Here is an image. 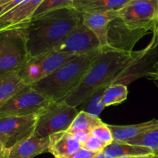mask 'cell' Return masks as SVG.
<instances>
[{
    "label": "cell",
    "mask_w": 158,
    "mask_h": 158,
    "mask_svg": "<svg viewBox=\"0 0 158 158\" xmlns=\"http://www.w3.org/2000/svg\"><path fill=\"white\" fill-rule=\"evenodd\" d=\"M139 53L140 50L126 52L105 48L78 86L63 101L77 108L83 105L96 93L112 84Z\"/></svg>",
    "instance_id": "1"
},
{
    "label": "cell",
    "mask_w": 158,
    "mask_h": 158,
    "mask_svg": "<svg viewBox=\"0 0 158 158\" xmlns=\"http://www.w3.org/2000/svg\"><path fill=\"white\" fill-rule=\"evenodd\" d=\"M82 23V14L75 9H63L33 18L26 28L29 56L52 51Z\"/></svg>",
    "instance_id": "2"
},
{
    "label": "cell",
    "mask_w": 158,
    "mask_h": 158,
    "mask_svg": "<svg viewBox=\"0 0 158 158\" xmlns=\"http://www.w3.org/2000/svg\"><path fill=\"white\" fill-rule=\"evenodd\" d=\"M104 49L77 56L52 74L30 86L49 101H63L78 86Z\"/></svg>",
    "instance_id": "3"
},
{
    "label": "cell",
    "mask_w": 158,
    "mask_h": 158,
    "mask_svg": "<svg viewBox=\"0 0 158 158\" xmlns=\"http://www.w3.org/2000/svg\"><path fill=\"white\" fill-rule=\"evenodd\" d=\"M79 110L64 101L52 102L37 114L34 135L49 137L55 133L66 131L69 128Z\"/></svg>",
    "instance_id": "4"
},
{
    "label": "cell",
    "mask_w": 158,
    "mask_h": 158,
    "mask_svg": "<svg viewBox=\"0 0 158 158\" xmlns=\"http://www.w3.org/2000/svg\"><path fill=\"white\" fill-rule=\"evenodd\" d=\"M29 57L26 28L0 32V75L19 69Z\"/></svg>",
    "instance_id": "5"
},
{
    "label": "cell",
    "mask_w": 158,
    "mask_h": 158,
    "mask_svg": "<svg viewBox=\"0 0 158 158\" xmlns=\"http://www.w3.org/2000/svg\"><path fill=\"white\" fill-rule=\"evenodd\" d=\"M77 56L65 52L50 51L37 56L29 57L17 71L25 83L31 86L52 74Z\"/></svg>",
    "instance_id": "6"
},
{
    "label": "cell",
    "mask_w": 158,
    "mask_h": 158,
    "mask_svg": "<svg viewBox=\"0 0 158 158\" xmlns=\"http://www.w3.org/2000/svg\"><path fill=\"white\" fill-rule=\"evenodd\" d=\"M119 18L134 30L152 32L158 23V10L148 0H131L118 11Z\"/></svg>",
    "instance_id": "7"
},
{
    "label": "cell",
    "mask_w": 158,
    "mask_h": 158,
    "mask_svg": "<svg viewBox=\"0 0 158 158\" xmlns=\"http://www.w3.org/2000/svg\"><path fill=\"white\" fill-rule=\"evenodd\" d=\"M49 102L44 96L27 86L0 108V118L36 114Z\"/></svg>",
    "instance_id": "8"
},
{
    "label": "cell",
    "mask_w": 158,
    "mask_h": 158,
    "mask_svg": "<svg viewBox=\"0 0 158 158\" xmlns=\"http://www.w3.org/2000/svg\"><path fill=\"white\" fill-rule=\"evenodd\" d=\"M158 41L154 35L146 48L140 50L137 58L116 78L112 84H123L127 86L134 80L147 77L152 70L158 59Z\"/></svg>",
    "instance_id": "9"
},
{
    "label": "cell",
    "mask_w": 158,
    "mask_h": 158,
    "mask_svg": "<svg viewBox=\"0 0 158 158\" xmlns=\"http://www.w3.org/2000/svg\"><path fill=\"white\" fill-rule=\"evenodd\" d=\"M37 114L24 117L0 118V142L6 149L32 135L36 123Z\"/></svg>",
    "instance_id": "10"
},
{
    "label": "cell",
    "mask_w": 158,
    "mask_h": 158,
    "mask_svg": "<svg viewBox=\"0 0 158 158\" xmlns=\"http://www.w3.org/2000/svg\"><path fill=\"white\" fill-rule=\"evenodd\" d=\"M103 49L95 34L83 24L74 29L52 51L81 56Z\"/></svg>",
    "instance_id": "11"
},
{
    "label": "cell",
    "mask_w": 158,
    "mask_h": 158,
    "mask_svg": "<svg viewBox=\"0 0 158 158\" xmlns=\"http://www.w3.org/2000/svg\"><path fill=\"white\" fill-rule=\"evenodd\" d=\"M148 32L128 28L120 18L111 22L108 32V46L122 52H131L136 43Z\"/></svg>",
    "instance_id": "12"
},
{
    "label": "cell",
    "mask_w": 158,
    "mask_h": 158,
    "mask_svg": "<svg viewBox=\"0 0 158 158\" xmlns=\"http://www.w3.org/2000/svg\"><path fill=\"white\" fill-rule=\"evenodd\" d=\"M43 0H25L0 16V32L16 29H25L32 21L35 12Z\"/></svg>",
    "instance_id": "13"
},
{
    "label": "cell",
    "mask_w": 158,
    "mask_h": 158,
    "mask_svg": "<svg viewBox=\"0 0 158 158\" xmlns=\"http://www.w3.org/2000/svg\"><path fill=\"white\" fill-rule=\"evenodd\" d=\"M49 137H40L34 134L6 149L3 158H33L48 152Z\"/></svg>",
    "instance_id": "14"
},
{
    "label": "cell",
    "mask_w": 158,
    "mask_h": 158,
    "mask_svg": "<svg viewBox=\"0 0 158 158\" xmlns=\"http://www.w3.org/2000/svg\"><path fill=\"white\" fill-rule=\"evenodd\" d=\"M118 11L82 14L83 24L95 34L103 48L109 47L108 32L110 25L111 22L119 18Z\"/></svg>",
    "instance_id": "15"
},
{
    "label": "cell",
    "mask_w": 158,
    "mask_h": 158,
    "mask_svg": "<svg viewBox=\"0 0 158 158\" xmlns=\"http://www.w3.org/2000/svg\"><path fill=\"white\" fill-rule=\"evenodd\" d=\"M48 152L55 158L69 157L83 148L81 143L67 131L55 133L49 137Z\"/></svg>",
    "instance_id": "16"
},
{
    "label": "cell",
    "mask_w": 158,
    "mask_h": 158,
    "mask_svg": "<svg viewBox=\"0 0 158 158\" xmlns=\"http://www.w3.org/2000/svg\"><path fill=\"white\" fill-rule=\"evenodd\" d=\"M114 140L125 143L131 139L139 137L158 126V120L153 119L144 123L134 125H110Z\"/></svg>",
    "instance_id": "17"
},
{
    "label": "cell",
    "mask_w": 158,
    "mask_h": 158,
    "mask_svg": "<svg viewBox=\"0 0 158 158\" xmlns=\"http://www.w3.org/2000/svg\"><path fill=\"white\" fill-rule=\"evenodd\" d=\"M131 0H78L73 2V9L81 14L118 11Z\"/></svg>",
    "instance_id": "18"
},
{
    "label": "cell",
    "mask_w": 158,
    "mask_h": 158,
    "mask_svg": "<svg viewBox=\"0 0 158 158\" xmlns=\"http://www.w3.org/2000/svg\"><path fill=\"white\" fill-rule=\"evenodd\" d=\"M26 86L17 70L0 75V108Z\"/></svg>",
    "instance_id": "19"
},
{
    "label": "cell",
    "mask_w": 158,
    "mask_h": 158,
    "mask_svg": "<svg viewBox=\"0 0 158 158\" xmlns=\"http://www.w3.org/2000/svg\"><path fill=\"white\" fill-rule=\"evenodd\" d=\"M103 153L106 158H117L123 156L146 155L154 154L151 149L145 147L129 144L123 142L114 140L113 143L107 145Z\"/></svg>",
    "instance_id": "20"
},
{
    "label": "cell",
    "mask_w": 158,
    "mask_h": 158,
    "mask_svg": "<svg viewBox=\"0 0 158 158\" xmlns=\"http://www.w3.org/2000/svg\"><path fill=\"white\" fill-rule=\"evenodd\" d=\"M101 122L102 120L99 118V117L88 114L86 111L80 110L66 131L69 134H73L77 131H83L90 132L91 134L92 130Z\"/></svg>",
    "instance_id": "21"
},
{
    "label": "cell",
    "mask_w": 158,
    "mask_h": 158,
    "mask_svg": "<svg viewBox=\"0 0 158 158\" xmlns=\"http://www.w3.org/2000/svg\"><path fill=\"white\" fill-rule=\"evenodd\" d=\"M127 86L123 84H111L105 89L103 95V103L105 107L118 105L127 100Z\"/></svg>",
    "instance_id": "22"
},
{
    "label": "cell",
    "mask_w": 158,
    "mask_h": 158,
    "mask_svg": "<svg viewBox=\"0 0 158 158\" xmlns=\"http://www.w3.org/2000/svg\"><path fill=\"white\" fill-rule=\"evenodd\" d=\"M125 143L148 148L151 149L156 156H158V126L139 137L127 140Z\"/></svg>",
    "instance_id": "23"
},
{
    "label": "cell",
    "mask_w": 158,
    "mask_h": 158,
    "mask_svg": "<svg viewBox=\"0 0 158 158\" xmlns=\"http://www.w3.org/2000/svg\"><path fill=\"white\" fill-rule=\"evenodd\" d=\"M72 8H73V2L72 0H43L34 13L33 18L53 11Z\"/></svg>",
    "instance_id": "24"
},
{
    "label": "cell",
    "mask_w": 158,
    "mask_h": 158,
    "mask_svg": "<svg viewBox=\"0 0 158 158\" xmlns=\"http://www.w3.org/2000/svg\"><path fill=\"white\" fill-rule=\"evenodd\" d=\"M105 89H103L96 93L87 101L85 102L83 104V107L82 110L86 111V113L92 114V115L99 117L100 113L105 107L103 103V95Z\"/></svg>",
    "instance_id": "25"
},
{
    "label": "cell",
    "mask_w": 158,
    "mask_h": 158,
    "mask_svg": "<svg viewBox=\"0 0 158 158\" xmlns=\"http://www.w3.org/2000/svg\"><path fill=\"white\" fill-rule=\"evenodd\" d=\"M91 135L101 140L106 145L110 144L114 140L113 134L110 129L109 126L106 123H103V121L92 130Z\"/></svg>",
    "instance_id": "26"
},
{
    "label": "cell",
    "mask_w": 158,
    "mask_h": 158,
    "mask_svg": "<svg viewBox=\"0 0 158 158\" xmlns=\"http://www.w3.org/2000/svg\"><path fill=\"white\" fill-rule=\"evenodd\" d=\"M106 146L107 145L106 143L102 142L99 139L96 138L94 136L90 135L87 140L83 144V148L90 152L99 154V153L103 152Z\"/></svg>",
    "instance_id": "27"
},
{
    "label": "cell",
    "mask_w": 158,
    "mask_h": 158,
    "mask_svg": "<svg viewBox=\"0 0 158 158\" xmlns=\"http://www.w3.org/2000/svg\"><path fill=\"white\" fill-rule=\"evenodd\" d=\"M25 0H0V16L7 13Z\"/></svg>",
    "instance_id": "28"
},
{
    "label": "cell",
    "mask_w": 158,
    "mask_h": 158,
    "mask_svg": "<svg viewBox=\"0 0 158 158\" xmlns=\"http://www.w3.org/2000/svg\"><path fill=\"white\" fill-rule=\"evenodd\" d=\"M100 154V153H99ZM97 153H94L90 152V151H88L82 148L81 150L77 152L76 154H73V155L69 156V157H63V158H94L97 155Z\"/></svg>",
    "instance_id": "29"
},
{
    "label": "cell",
    "mask_w": 158,
    "mask_h": 158,
    "mask_svg": "<svg viewBox=\"0 0 158 158\" xmlns=\"http://www.w3.org/2000/svg\"><path fill=\"white\" fill-rule=\"evenodd\" d=\"M72 134L79 142L82 144L83 146V143L87 140V139L89 138V136L91 135L90 132H88V131H77V132L73 133Z\"/></svg>",
    "instance_id": "30"
},
{
    "label": "cell",
    "mask_w": 158,
    "mask_h": 158,
    "mask_svg": "<svg viewBox=\"0 0 158 158\" xmlns=\"http://www.w3.org/2000/svg\"><path fill=\"white\" fill-rule=\"evenodd\" d=\"M147 77H148L149 80L154 81V83H155V84L157 85V86H158V59L157 62L155 63V64L153 66L152 70L148 73Z\"/></svg>",
    "instance_id": "31"
},
{
    "label": "cell",
    "mask_w": 158,
    "mask_h": 158,
    "mask_svg": "<svg viewBox=\"0 0 158 158\" xmlns=\"http://www.w3.org/2000/svg\"><path fill=\"white\" fill-rule=\"evenodd\" d=\"M154 154H146V155H136V156H123L117 158H154L155 157Z\"/></svg>",
    "instance_id": "32"
},
{
    "label": "cell",
    "mask_w": 158,
    "mask_h": 158,
    "mask_svg": "<svg viewBox=\"0 0 158 158\" xmlns=\"http://www.w3.org/2000/svg\"><path fill=\"white\" fill-rule=\"evenodd\" d=\"M5 152H6V148L3 146L2 143L0 142V158H3L4 157Z\"/></svg>",
    "instance_id": "33"
},
{
    "label": "cell",
    "mask_w": 158,
    "mask_h": 158,
    "mask_svg": "<svg viewBox=\"0 0 158 158\" xmlns=\"http://www.w3.org/2000/svg\"><path fill=\"white\" fill-rule=\"evenodd\" d=\"M153 35H154L156 37V39H157V40L158 41V23L157 26H156L155 29H154V30L153 31Z\"/></svg>",
    "instance_id": "34"
},
{
    "label": "cell",
    "mask_w": 158,
    "mask_h": 158,
    "mask_svg": "<svg viewBox=\"0 0 158 158\" xmlns=\"http://www.w3.org/2000/svg\"><path fill=\"white\" fill-rule=\"evenodd\" d=\"M94 158H106V156L104 155V154H103V152H101V153H100V154H97V155Z\"/></svg>",
    "instance_id": "35"
},
{
    "label": "cell",
    "mask_w": 158,
    "mask_h": 158,
    "mask_svg": "<svg viewBox=\"0 0 158 158\" xmlns=\"http://www.w3.org/2000/svg\"><path fill=\"white\" fill-rule=\"evenodd\" d=\"M148 1L151 2H152L153 4H154V6H155L156 7H157V10H158V0H148Z\"/></svg>",
    "instance_id": "36"
},
{
    "label": "cell",
    "mask_w": 158,
    "mask_h": 158,
    "mask_svg": "<svg viewBox=\"0 0 158 158\" xmlns=\"http://www.w3.org/2000/svg\"><path fill=\"white\" fill-rule=\"evenodd\" d=\"M72 1L73 2H76V1H78V0H72Z\"/></svg>",
    "instance_id": "37"
},
{
    "label": "cell",
    "mask_w": 158,
    "mask_h": 158,
    "mask_svg": "<svg viewBox=\"0 0 158 158\" xmlns=\"http://www.w3.org/2000/svg\"><path fill=\"white\" fill-rule=\"evenodd\" d=\"M154 158H158V156H155Z\"/></svg>",
    "instance_id": "38"
}]
</instances>
